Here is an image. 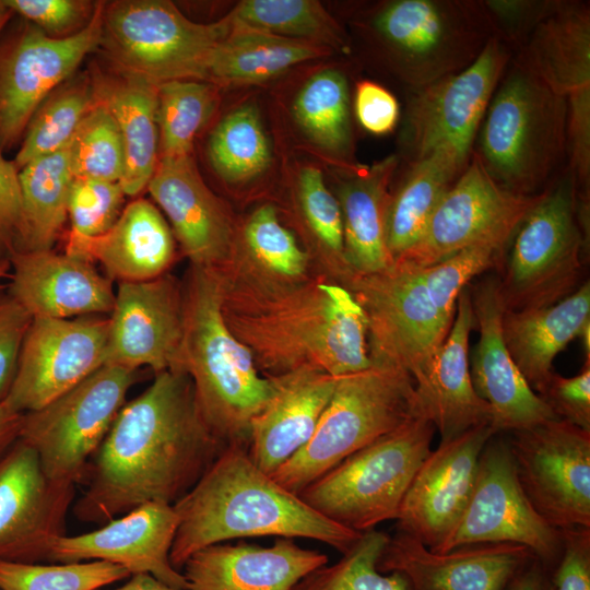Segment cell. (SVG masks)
I'll return each instance as SVG.
<instances>
[{
  "label": "cell",
  "instance_id": "6da1fadb",
  "mask_svg": "<svg viewBox=\"0 0 590 590\" xmlns=\"http://www.w3.org/2000/svg\"><path fill=\"white\" fill-rule=\"evenodd\" d=\"M225 448L204 421L188 375L158 373L120 409L87 467L73 514L104 524L146 503L174 505Z\"/></svg>",
  "mask_w": 590,
  "mask_h": 590
},
{
  "label": "cell",
  "instance_id": "7a4b0ae2",
  "mask_svg": "<svg viewBox=\"0 0 590 590\" xmlns=\"http://www.w3.org/2000/svg\"><path fill=\"white\" fill-rule=\"evenodd\" d=\"M220 268L225 323L263 376L311 369L340 377L371 365L367 319L345 286L269 276L236 253Z\"/></svg>",
  "mask_w": 590,
  "mask_h": 590
},
{
  "label": "cell",
  "instance_id": "3957f363",
  "mask_svg": "<svg viewBox=\"0 0 590 590\" xmlns=\"http://www.w3.org/2000/svg\"><path fill=\"white\" fill-rule=\"evenodd\" d=\"M174 507L179 522L170 562L178 570L198 551L235 539L305 538L343 554L362 534L326 518L283 487L243 446L226 447Z\"/></svg>",
  "mask_w": 590,
  "mask_h": 590
},
{
  "label": "cell",
  "instance_id": "277c9868",
  "mask_svg": "<svg viewBox=\"0 0 590 590\" xmlns=\"http://www.w3.org/2000/svg\"><path fill=\"white\" fill-rule=\"evenodd\" d=\"M221 268L192 266L184 292V334L178 371L190 378L200 412L226 446H249L251 420L274 388L250 351L227 328Z\"/></svg>",
  "mask_w": 590,
  "mask_h": 590
},
{
  "label": "cell",
  "instance_id": "5b68a950",
  "mask_svg": "<svg viewBox=\"0 0 590 590\" xmlns=\"http://www.w3.org/2000/svg\"><path fill=\"white\" fill-rule=\"evenodd\" d=\"M567 98L517 59L489 101L476 155L508 191L538 194L567 156Z\"/></svg>",
  "mask_w": 590,
  "mask_h": 590
},
{
  "label": "cell",
  "instance_id": "8992f818",
  "mask_svg": "<svg viewBox=\"0 0 590 590\" xmlns=\"http://www.w3.org/2000/svg\"><path fill=\"white\" fill-rule=\"evenodd\" d=\"M421 415L415 385L401 368L371 362L338 377L310 440L271 476L299 494L349 456Z\"/></svg>",
  "mask_w": 590,
  "mask_h": 590
},
{
  "label": "cell",
  "instance_id": "52a82bcc",
  "mask_svg": "<svg viewBox=\"0 0 590 590\" xmlns=\"http://www.w3.org/2000/svg\"><path fill=\"white\" fill-rule=\"evenodd\" d=\"M588 245L577 184L567 169L541 191L510 241L498 276L505 310L546 307L577 291Z\"/></svg>",
  "mask_w": 590,
  "mask_h": 590
},
{
  "label": "cell",
  "instance_id": "ba28073f",
  "mask_svg": "<svg viewBox=\"0 0 590 590\" xmlns=\"http://www.w3.org/2000/svg\"><path fill=\"white\" fill-rule=\"evenodd\" d=\"M435 432L425 416H413L345 458L298 495L326 518L359 533L396 520L432 450Z\"/></svg>",
  "mask_w": 590,
  "mask_h": 590
},
{
  "label": "cell",
  "instance_id": "9c48e42d",
  "mask_svg": "<svg viewBox=\"0 0 590 590\" xmlns=\"http://www.w3.org/2000/svg\"><path fill=\"white\" fill-rule=\"evenodd\" d=\"M368 27L412 90L465 69L497 36L483 1L471 0L389 1Z\"/></svg>",
  "mask_w": 590,
  "mask_h": 590
},
{
  "label": "cell",
  "instance_id": "30bf717a",
  "mask_svg": "<svg viewBox=\"0 0 590 590\" xmlns=\"http://www.w3.org/2000/svg\"><path fill=\"white\" fill-rule=\"evenodd\" d=\"M232 25L228 14L210 24L192 22L170 1H116L103 8L99 45L118 71L156 84L208 82L213 52Z\"/></svg>",
  "mask_w": 590,
  "mask_h": 590
},
{
  "label": "cell",
  "instance_id": "8fae6325",
  "mask_svg": "<svg viewBox=\"0 0 590 590\" xmlns=\"http://www.w3.org/2000/svg\"><path fill=\"white\" fill-rule=\"evenodd\" d=\"M134 380L133 369L103 365L45 406L24 413L17 439L34 449L49 480L75 486Z\"/></svg>",
  "mask_w": 590,
  "mask_h": 590
},
{
  "label": "cell",
  "instance_id": "7c38bea8",
  "mask_svg": "<svg viewBox=\"0 0 590 590\" xmlns=\"http://www.w3.org/2000/svg\"><path fill=\"white\" fill-rule=\"evenodd\" d=\"M344 280L367 319L370 361L418 379L452 324L433 304L421 271L393 264L371 274L347 273Z\"/></svg>",
  "mask_w": 590,
  "mask_h": 590
},
{
  "label": "cell",
  "instance_id": "4fadbf2b",
  "mask_svg": "<svg viewBox=\"0 0 590 590\" xmlns=\"http://www.w3.org/2000/svg\"><path fill=\"white\" fill-rule=\"evenodd\" d=\"M540 194L508 191L474 154L437 204L418 239L393 264L421 270L480 245L506 253Z\"/></svg>",
  "mask_w": 590,
  "mask_h": 590
},
{
  "label": "cell",
  "instance_id": "5bb4252c",
  "mask_svg": "<svg viewBox=\"0 0 590 590\" xmlns=\"http://www.w3.org/2000/svg\"><path fill=\"white\" fill-rule=\"evenodd\" d=\"M510 54L494 36L465 69L413 90L403 140L411 163L444 153L468 165L473 141Z\"/></svg>",
  "mask_w": 590,
  "mask_h": 590
},
{
  "label": "cell",
  "instance_id": "9a60e30c",
  "mask_svg": "<svg viewBox=\"0 0 590 590\" xmlns=\"http://www.w3.org/2000/svg\"><path fill=\"white\" fill-rule=\"evenodd\" d=\"M507 441L534 510L559 532L590 528V432L554 418L514 430Z\"/></svg>",
  "mask_w": 590,
  "mask_h": 590
},
{
  "label": "cell",
  "instance_id": "2e32d148",
  "mask_svg": "<svg viewBox=\"0 0 590 590\" xmlns=\"http://www.w3.org/2000/svg\"><path fill=\"white\" fill-rule=\"evenodd\" d=\"M482 543H514L527 547L546 568L562 552V532L551 527L526 497L507 439L495 434L479 460L474 487L455 529L434 552Z\"/></svg>",
  "mask_w": 590,
  "mask_h": 590
},
{
  "label": "cell",
  "instance_id": "e0dca14e",
  "mask_svg": "<svg viewBox=\"0 0 590 590\" xmlns=\"http://www.w3.org/2000/svg\"><path fill=\"white\" fill-rule=\"evenodd\" d=\"M103 8L73 35L50 37L25 26L0 47V153L21 140L40 104L99 46Z\"/></svg>",
  "mask_w": 590,
  "mask_h": 590
},
{
  "label": "cell",
  "instance_id": "ac0fdd59",
  "mask_svg": "<svg viewBox=\"0 0 590 590\" xmlns=\"http://www.w3.org/2000/svg\"><path fill=\"white\" fill-rule=\"evenodd\" d=\"M108 318H33L4 403L39 410L106 364Z\"/></svg>",
  "mask_w": 590,
  "mask_h": 590
},
{
  "label": "cell",
  "instance_id": "d6986e66",
  "mask_svg": "<svg viewBox=\"0 0 590 590\" xmlns=\"http://www.w3.org/2000/svg\"><path fill=\"white\" fill-rule=\"evenodd\" d=\"M75 486L55 483L38 456L17 439L0 453V560L47 558L64 535Z\"/></svg>",
  "mask_w": 590,
  "mask_h": 590
},
{
  "label": "cell",
  "instance_id": "ffe728a7",
  "mask_svg": "<svg viewBox=\"0 0 590 590\" xmlns=\"http://www.w3.org/2000/svg\"><path fill=\"white\" fill-rule=\"evenodd\" d=\"M497 434L489 424L440 440L418 468L399 509V531L437 548L460 520L471 497L479 460Z\"/></svg>",
  "mask_w": 590,
  "mask_h": 590
},
{
  "label": "cell",
  "instance_id": "44dd1931",
  "mask_svg": "<svg viewBox=\"0 0 590 590\" xmlns=\"http://www.w3.org/2000/svg\"><path fill=\"white\" fill-rule=\"evenodd\" d=\"M108 318L106 364L178 370L184 293L170 276L120 282Z\"/></svg>",
  "mask_w": 590,
  "mask_h": 590
},
{
  "label": "cell",
  "instance_id": "7402d4cb",
  "mask_svg": "<svg viewBox=\"0 0 590 590\" xmlns=\"http://www.w3.org/2000/svg\"><path fill=\"white\" fill-rule=\"evenodd\" d=\"M179 518L174 505L143 504L101 528L76 535H62L50 546L47 559L56 563L104 560L146 574L187 590L182 573L170 562Z\"/></svg>",
  "mask_w": 590,
  "mask_h": 590
},
{
  "label": "cell",
  "instance_id": "603a6c76",
  "mask_svg": "<svg viewBox=\"0 0 590 590\" xmlns=\"http://www.w3.org/2000/svg\"><path fill=\"white\" fill-rule=\"evenodd\" d=\"M498 285L497 275H487L470 287L479 330L471 358V380L477 396L492 410L491 426L497 434L558 418L528 385L506 347L502 331L505 307Z\"/></svg>",
  "mask_w": 590,
  "mask_h": 590
},
{
  "label": "cell",
  "instance_id": "cb8c5ba5",
  "mask_svg": "<svg viewBox=\"0 0 590 590\" xmlns=\"http://www.w3.org/2000/svg\"><path fill=\"white\" fill-rule=\"evenodd\" d=\"M533 554L514 543H482L434 552L417 539L398 531L377 563L382 573L397 571L410 590H506Z\"/></svg>",
  "mask_w": 590,
  "mask_h": 590
},
{
  "label": "cell",
  "instance_id": "d4e9b609",
  "mask_svg": "<svg viewBox=\"0 0 590 590\" xmlns=\"http://www.w3.org/2000/svg\"><path fill=\"white\" fill-rule=\"evenodd\" d=\"M146 188L167 215L192 266L219 268L232 260L236 247L231 219L191 155L158 157Z\"/></svg>",
  "mask_w": 590,
  "mask_h": 590
},
{
  "label": "cell",
  "instance_id": "484cf974",
  "mask_svg": "<svg viewBox=\"0 0 590 590\" xmlns=\"http://www.w3.org/2000/svg\"><path fill=\"white\" fill-rule=\"evenodd\" d=\"M8 293L32 318L69 319L110 312L115 293L92 262L51 250H11Z\"/></svg>",
  "mask_w": 590,
  "mask_h": 590
},
{
  "label": "cell",
  "instance_id": "4316f807",
  "mask_svg": "<svg viewBox=\"0 0 590 590\" xmlns=\"http://www.w3.org/2000/svg\"><path fill=\"white\" fill-rule=\"evenodd\" d=\"M475 328L470 286L457 298L450 331L423 375L414 381L418 412L446 440L492 423L489 405L475 392L470 374L469 337Z\"/></svg>",
  "mask_w": 590,
  "mask_h": 590
},
{
  "label": "cell",
  "instance_id": "83f0119b",
  "mask_svg": "<svg viewBox=\"0 0 590 590\" xmlns=\"http://www.w3.org/2000/svg\"><path fill=\"white\" fill-rule=\"evenodd\" d=\"M328 564L323 553L278 538L271 546L219 543L191 555L182 566L187 590H292Z\"/></svg>",
  "mask_w": 590,
  "mask_h": 590
},
{
  "label": "cell",
  "instance_id": "f1b7e54d",
  "mask_svg": "<svg viewBox=\"0 0 590 590\" xmlns=\"http://www.w3.org/2000/svg\"><path fill=\"white\" fill-rule=\"evenodd\" d=\"M269 378L274 391L250 422L248 453L271 475L310 440L338 377L302 369Z\"/></svg>",
  "mask_w": 590,
  "mask_h": 590
},
{
  "label": "cell",
  "instance_id": "f546056e",
  "mask_svg": "<svg viewBox=\"0 0 590 590\" xmlns=\"http://www.w3.org/2000/svg\"><path fill=\"white\" fill-rule=\"evenodd\" d=\"M66 253L98 261L119 283L141 282L163 275L174 259L175 243L156 206L139 198L106 233L67 244Z\"/></svg>",
  "mask_w": 590,
  "mask_h": 590
},
{
  "label": "cell",
  "instance_id": "4dcf8cb0",
  "mask_svg": "<svg viewBox=\"0 0 590 590\" xmlns=\"http://www.w3.org/2000/svg\"><path fill=\"white\" fill-rule=\"evenodd\" d=\"M590 321V284L556 304L532 309L505 310L502 331L506 347L531 389L541 396L552 375L553 362L580 335Z\"/></svg>",
  "mask_w": 590,
  "mask_h": 590
},
{
  "label": "cell",
  "instance_id": "1f68e13d",
  "mask_svg": "<svg viewBox=\"0 0 590 590\" xmlns=\"http://www.w3.org/2000/svg\"><path fill=\"white\" fill-rule=\"evenodd\" d=\"M398 163L390 155L371 166L358 165L347 169L340 186L346 274H371L393 266L386 243V216Z\"/></svg>",
  "mask_w": 590,
  "mask_h": 590
},
{
  "label": "cell",
  "instance_id": "d6a6232c",
  "mask_svg": "<svg viewBox=\"0 0 590 590\" xmlns=\"http://www.w3.org/2000/svg\"><path fill=\"white\" fill-rule=\"evenodd\" d=\"M519 60L552 91L565 96L590 91V10L557 0L530 33Z\"/></svg>",
  "mask_w": 590,
  "mask_h": 590
},
{
  "label": "cell",
  "instance_id": "836d02e7",
  "mask_svg": "<svg viewBox=\"0 0 590 590\" xmlns=\"http://www.w3.org/2000/svg\"><path fill=\"white\" fill-rule=\"evenodd\" d=\"M92 84L97 102L111 114L121 135L125 168L119 184L126 196H137L146 188L160 157L158 84L121 71Z\"/></svg>",
  "mask_w": 590,
  "mask_h": 590
},
{
  "label": "cell",
  "instance_id": "e575fe53",
  "mask_svg": "<svg viewBox=\"0 0 590 590\" xmlns=\"http://www.w3.org/2000/svg\"><path fill=\"white\" fill-rule=\"evenodd\" d=\"M331 52L322 45L274 35L233 21L229 33L213 52L208 82L214 85L260 83L298 63Z\"/></svg>",
  "mask_w": 590,
  "mask_h": 590
},
{
  "label": "cell",
  "instance_id": "d590c367",
  "mask_svg": "<svg viewBox=\"0 0 590 590\" xmlns=\"http://www.w3.org/2000/svg\"><path fill=\"white\" fill-rule=\"evenodd\" d=\"M72 179L69 144L19 170L21 224L11 250H51L68 216Z\"/></svg>",
  "mask_w": 590,
  "mask_h": 590
},
{
  "label": "cell",
  "instance_id": "8d00e7d4",
  "mask_svg": "<svg viewBox=\"0 0 590 590\" xmlns=\"http://www.w3.org/2000/svg\"><path fill=\"white\" fill-rule=\"evenodd\" d=\"M465 166L444 153L411 163L400 187L390 194L387 209L386 243L393 261L415 244Z\"/></svg>",
  "mask_w": 590,
  "mask_h": 590
},
{
  "label": "cell",
  "instance_id": "74e56055",
  "mask_svg": "<svg viewBox=\"0 0 590 590\" xmlns=\"http://www.w3.org/2000/svg\"><path fill=\"white\" fill-rule=\"evenodd\" d=\"M293 113L296 123L315 146L345 169L358 166L352 162L350 95L344 73L324 69L310 76L296 95Z\"/></svg>",
  "mask_w": 590,
  "mask_h": 590
},
{
  "label": "cell",
  "instance_id": "f35d334b",
  "mask_svg": "<svg viewBox=\"0 0 590 590\" xmlns=\"http://www.w3.org/2000/svg\"><path fill=\"white\" fill-rule=\"evenodd\" d=\"M208 154L216 174L229 184L267 172L272 153L256 105L243 104L222 118L210 135Z\"/></svg>",
  "mask_w": 590,
  "mask_h": 590
},
{
  "label": "cell",
  "instance_id": "ab89813d",
  "mask_svg": "<svg viewBox=\"0 0 590 590\" xmlns=\"http://www.w3.org/2000/svg\"><path fill=\"white\" fill-rule=\"evenodd\" d=\"M228 15L251 28L350 51L347 36L318 1L245 0Z\"/></svg>",
  "mask_w": 590,
  "mask_h": 590
},
{
  "label": "cell",
  "instance_id": "60d3db41",
  "mask_svg": "<svg viewBox=\"0 0 590 590\" xmlns=\"http://www.w3.org/2000/svg\"><path fill=\"white\" fill-rule=\"evenodd\" d=\"M217 103L212 83L172 80L158 84L157 127L160 157L191 155L193 141Z\"/></svg>",
  "mask_w": 590,
  "mask_h": 590
},
{
  "label": "cell",
  "instance_id": "b9f144b4",
  "mask_svg": "<svg viewBox=\"0 0 590 590\" xmlns=\"http://www.w3.org/2000/svg\"><path fill=\"white\" fill-rule=\"evenodd\" d=\"M96 102L92 83L79 82L54 91L26 127L13 162L16 168L66 148Z\"/></svg>",
  "mask_w": 590,
  "mask_h": 590
},
{
  "label": "cell",
  "instance_id": "7bdbcfd3",
  "mask_svg": "<svg viewBox=\"0 0 590 590\" xmlns=\"http://www.w3.org/2000/svg\"><path fill=\"white\" fill-rule=\"evenodd\" d=\"M389 538L375 529L363 532L338 563L311 571L292 590H410L401 574L377 569Z\"/></svg>",
  "mask_w": 590,
  "mask_h": 590
},
{
  "label": "cell",
  "instance_id": "ee69618b",
  "mask_svg": "<svg viewBox=\"0 0 590 590\" xmlns=\"http://www.w3.org/2000/svg\"><path fill=\"white\" fill-rule=\"evenodd\" d=\"M130 576L123 567L104 560L56 564L0 560V590H99Z\"/></svg>",
  "mask_w": 590,
  "mask_h": 590
},
{
  "label": "cell",
  "instance_id": "f6af8a7d",
  "mask_svg": "<svg viewBox=\"0 0 590 590\" xmlns=\"http://www.w3.org/2000/svg\"><path fill=\"white\" fill-rule=\"evenodd\" d=\"M69 161L73 178L120 181L125 168L121 135L111 114L99 102L70 141Z\"/></svg>",
  "mask_w": 590,
  "mask_h": 590
},
{
  "label": "cell",
  "instance_id": "bcb514c9",
  "mask_svg": "<svg viewBox=\"0 0 590 590\" xmlns=\"http://www.w3.org/2000/svg\"><path fill=\"white\" fill-rule=\"evenodd\" d=\"M245 245L257 264L273 276L299 280L308 264L307 253L278 219L272 205H262L244 228Z\"/></svg>",
  "mask_w": 590,
  "mask_h": 590
},
{
  "label": "cell",
  "instance_id": "7dc6e473",
  "mask_svg": "<svg viewBox=\"0 0 590 590\" xmlns=\"http://www.w3.org/2000/svg\"><path fill=\"white\" fill-rule=\"evenodd\" d=\"M506 253L493 246L465 248L449 258L421 269L427 293L438 311L453 321L457 298L470 281L493 268L502 271Z\"/></svg>",
  "mask_w": 590,
  "mask_h": 590
},
{
  "label": "cell",
  "instance_id": "c3c4849f",
  "mask_svg": "<svg viewBox=\"0 0 590 590\" xmlns=\"http://www.w3.org/2000/svg\"><path fill=\"white\" fill-rule=\"evenodd\" d=\"M125 196L118 181L73 178L68 198L71 229L67 244L106 233L121 214Z\"/></svg>",
  "mask_w": 590,
  "mask_h": 590
},
{
  "label": "cell",
  "instance_id": "681fc988",
  "mask_svg": "<svg viewBox=\"0 0 590 590\" xmlns=\"http://www.w3.org/2000/svg\"><path fill=\"white\" fill-rule=\"evenodd\" d=\"M297 186L307 224L323 248L339 262L342 275L346 274L343 220L338 199L327 188L321 170L314 165H306L299 170Z\"/></svg>",
  "mask_w": 590,
  "mask_h": 590
},
{
  "label": "cell",
  "instance_id": "f907efd6",
  "mask_svg": "<svg viewBox=\"0 0 590 590\" xmlns=\"http://www.w3.org/2000/svg\"><path fill=\"white\" fill-rule=\"evenodd\" d=\"M13 12L31 21L50 37H67L83 30L91 20V2L79 0H3Z\"/></svg>",
  "mask_w": 590,
  "mask_h": 590
},
{
  "label": "cell",
  "instance_id": "816d5d0a",
  "mask_svg": "<svg viewBox=\"0 0 590 590\" xmlns=\"http://www.w3.org/2000/svg\"><path fill=\"white\" fill-rule=\"evenodd\" d=\"M540 397L558 418L590 432V358L574 377L554 373Z\"/></svg>",
  "mask_w": 590,
  "mask_h": 590
},
{
  "label": "cell",
  "instance_id": "f5cc1de1",
  "mask_svg": "<svg viewBox=\"0 0 590 590\" xmlns=\"http://www.w3.org/2000/svg\"><path fill=\"white\" fill-rule=\"evenodd\" d=\"M0 288V402L15 377L20 351L33 320L32 316L9 293Z\"/></svg>",
  "mask_w": 590,
  "mask_h": 590
},
{
  "label": "cell",
  "instance_id": "db71d44e",
  "mask_svg": "<svg viewBox=\"0 0 590 590\" xmlns=\"http://www.w3.org/2000/svg\"><path fill=\"white\" fill-rule=\"evenodd\" d=\"M483 3L499 38L504 42L524 43L536 24L553 10L557 0H486Z\"/></svg>",
  "mask_w": 590,
  "mask_h": 590
},
{
  "label": "cell",
  "instance_id": "11a10c76",
  "mask_svg": "<svg viewBox=\"0 0 590 590\" xmlns=\"http://www.w3.org/2000/svg\"><path fill=\"white\" fill-rule=\"evenodd\" d=\"M562 541L551 575L553 590H590V528L563 531Z\"/></svg>",
  "mask_w": 590,
  "mask_h": 590
},
{
  "label": "cell",
  "instance_id": "9f6ffc18",
  "mask_svg": "<svg viewBox=\"0 0 590 590\" xmlns=\"http://www.w3.org/2000/svg\"><path fill=\"white\" fill-rule=\"evenodd\" d=\"M354 101L356 118L366 131L382 135L397 126L399 104L384 86L368 80L361 81L356 85Z\"/></svg>",
  "mask_w": 590,
  "mask_h": 590
},
{
  "label": "cell",
  "instance_id": "6f0895ef",
  "mask_svg": "<svg viewBox=\"0 0 590 590\" xmlns=\"http://www.w3.org/2000/svg\"><path fill=\"white\" fill-rule=\"evenodd\" d=\"M21 224L19 169L0 153V245L13 248Z\"/></svg>",
  "mask_w": 590,
  "mask_h": 590
},
{
  "label": "cell",
  "instance_id": "680465c9",
  "mask_svg": "<svg viewBox=\"0 0 590 590\" xmlns=\"http://www.w3.org/2000/svg\"><path fill=\"white\" fill-rule=\"evenodd\" d=\"M506 590H553L550 570L533 558L514 576Z\"/></svg>",
  "mask_w": 590,
  "mask_h": 590
},
{
  "label": "cell",
  "instance_id": "91938a15",
  "mask_svg": "<svg viewBox=\"0 0 590 590\" xmlns=\"http://www.w3.org/2000/svg\"><path fill=\"white\" fill-rule=\"evenodd\" d=\"M23 414L0 402V453L19 438Z\"/></svg>",
  "mask_w": 590,
  "mask_h": 590
},
{
  "label": "cell",
  "instance_id": "94428289",
  "mask_svg": "<svg viewBox=\"0 0 590 590\" xmlns=\"http://www.w3.org/2000/svg\"><path fill=\"white\" fill-rule=\"evenodd\" d=\"M111 590H182L170 587L151 575L135 574L127 578V581Z\"/></svg>",
  "mask_w": 590,
  "mask_h": 590
},
{
  "label": "cell",
  "instance_id": "6125c7cd",
  "mask_svg": "<svg viewBox=\"0 0 590 590\" xmlns=\"http://www.w3.org/2000/svg\"><path fill=\"white\" fill-rule=\"evenodd\" d=\"M579 338L582 339V343H583V347H585L587 358H590V321H588L583 326Z\"/></svg>",
  "mask_w": 590,
  "mask_h": 590
},
{
  "label": "cell",
  "instance_id": "be15d7a7",
  "mask_svg": "<svg viewBox=\"0 0 590 590\" xmlns=\"http://www.w3.org/2000/svg\"><path fill=\"white\" fill-rule=\"evenodd\" d=\"M12 14L13 12L4 4L3 0H0V35Z\"/></svg>",
  "mask_w": 590,
  "mask_h": 590
},
{
  "label": "cell",
  "instance_id": "e7e4bbea",
  "mask_svg": "<svg viewBox=\"0 0 590 590\" xmlns=\"http://www.w3.org/2000/svg\"><path fill=\"white\" fill-rule=\"evenodd\" d=\"M11 269V266H10V261L4 259V260H0V281L3 279V278H8L9 276V271ZM1 284H0V288H1Z\"/></svg>",
  "mask_w": 590,
  "mask_h": 590
}]
</instances>
